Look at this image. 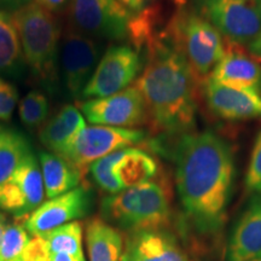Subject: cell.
Instances as JSON below:
<instances>
[{
    "label": "cell",
    "instance_id": "obj_1",
    "mask_svg": "<svg viewBox=\"0 0 261 261\" xmlns=\"http://www.w3.org/2000/svg\"><path fill=\"white\" fill-rule=\"evenodd\" d=\"M165 150L175 163V185L188 219L201 233L219 231L232 195V146L213 130H192L159 151Z\"/></svg>",
    "mask_w": 261,
    "mask_h": 261
},
{
    "label": "cell",
    "instance_id": "obj_2",
    "mask_svg": "<svg viewBox=\"0 0 261 261\" xmlns=\"http://www.w3.org/2000/svg\"><path fill=\"white\" fill-rule=\"evenodd\" d=\"M145 65L136 86L144 98L148 126L159 140L177 139L194 130L201 86L165 29L143 47Z\"/></svg>",
    "mask_w": 261,
    "mask_h": 261
},
{
    "label": "cell",
    "instance_id": "obj_3",
    "mask_svg": "<svg viewBox=\"0 0 261 261\" xmlns=\"http://www.w3.org/2000/svg\"><path fill=\"white\" fill-rule=\"evenodd\" d=\"M108 221L138 231L166 230L172 223V189L165 177L110 195L102 202Z\"/></svg>",
    "mask_w": 261,
    "mask_h": 261
},
{
    "label": "cell",
    "instance_id": "obj_4",
    "mask_svg": "<svg viewBox=\"0 0 261 261\" xmlns=\"http://www.w3.org/2000/svg\"><path fill=\"white\" fill-rule=\"evenodd\" d=\"M163 29L181 52L196 81L202 87L223 58L226 40L188 2L177 5V11Z\"/></svg>",
    "mask_w": 261,
    "mask_h": 261
},
{
    "label": "cell",
    "instance_id": "obj_5",
    "mask_svg": "<svg viewBox=\"0 0 261 261\" xmlns=\"http://www.w3.org/2000/svg\"><path fill=\"white\" fill-rule=\"evenodd\" d=\"M11 16L21 40L24 62L39 80L55 83L62 35L57 17L34 0Z\"/></svg>",
    "mask_w": 261,
    "mask_h": 261
},
{
    "label": "cell",
    "instance_id": "obj_6",
    "mask_svg": "<svg viewBox=\"0 0 261 261\" xmlns=\"http://www.w3.org/2000/svg\"><path fill=\"white\" fill-rule=\"evenodd\" d=\"M226 41L247 47L261 37V0H188Z\"/></svg>",
    "mask_w": 261,
    "mask_h": 261
},
{
    "label": "cell",
    "instance_id": "obj_7",
    "mask_svg": "<svg viewBox=\"0 0 261 261\" xmlns=\"http://www.w3.org/2000/svg\"><path fill=\"white\" fill-rule=\"evenodd\" d=\"M90 172L98 187L114 195L158 177L159 165L145 150L126 148L97 160Z\"/></svg>",
    "mask_w": 261,
    "mask_h": 261
},
{
    "label": "cell",
    "instance_id": "obj_8",
    "mask_svg": "<svg viewBox=\"0 0 261 261\" xmlns=\"http://www.w3.org/2000/svg\"><path fill=\"white\" fill-rule=\"evenodd\" d=\"M70 29L96 40L121 41L129 37L133 17L119 0H70Z\"/></svg>",
    "mask_w": 261,
    "mask_h": 261
},
{
    "label": "cell",
    "instance_id": "obj_9",
    "mask_svg": "<svg viewBox=\"0 0 261 261\" xmlns=\"http://www.w3.org/2000/svg\"><path fill=\"white\" fill-rule=\"evenodd\" d=\"M145 139L146 133L138 128L98 125L85 127L62 158L73 163L84 175L97 160L117 150L139 144Z\"/></svg>",
    "mask_w": 261,
    "mask_h": 261
},
{
    "label": "cell",
    "instance_id": "obj_10",
    "mask_svg": "<svg viewBox=\"0 0 261 261\" xmlns=\"http://www.w3.org/2000/svg\"><path fill=\"white\" fill-rule=\"evenodd\" d=\"M143 62L140 52L129 45L109 47L98 62L81 98L94 99L121 92L142 73Z\"/></svg>",
    "mask_w": 261,
    "mask_h": 261
},
{
    "label": "cell",
    "instance_id": "obj_11",
    "mask_svg": "<svg viewBox=\"0 0 261 261\" xmlns=\"http://www.w3.org/2000/svg\"><path fill=\"white\" fill-rule=\"evenodd\" d=\"M80 109L89 122L121 128L148 125L144 98L137 86L104 98H94L80 103Z\"/></svg>",
    "mask_w": 261,
    "mask_h": 261
},
{
    "label": "cell",
    "instance_id": "obj_12",
    "mask_svg": "<svg viewBox=\"0 0 261 261\" xmlns=\"http://www.w3.org/2000/svg\"><path fill=\"white\" fill-rule=\"evenodd\" d=\"M100 44L96 39L70 31L61 46V68L64 85L70 96L81 98L83 91L96 70Z\"/></svg>",
    "mask_w": 261,
    "mask_h": 261
},
{
    "label": "cell",
    "instance_id": "obj_13",
    "mask_svg": "<svg viewBox=\"0 0 261 261\" xmlns=\"http://www.w3.org/2000/svg\"><path fill=\"white\" fill-rule=\"evenodd\" d=\"M205 106L225 121H244L261 117V96L246 89L208 79L201 87Z\"/></svg>",
    "mask_w": 261,
    "mask_h": 261
},
{
    "label": "cell",
    "instance_id": "obj_14",
    "mask_svg": "<svg viewBox=\"0 0 261 261\" xmlns=\"http://www.w3.org/2000/svg\"><path fill=\"white\" fill-rule=\"evenodd\" d=\"M91 205V192L85 185L77 187L67 194L51 198L29 215L24 226L33 236L46 233L68 221L86 215Z\"/></svg>",
    "mask_w": 261,
    "mask_h": 261
},
{
    "label": "cell",
    "instance_id": "obj_15",
    "mask_svg": "<svg viewBox=\"0 0 261 261\" xmlns=\"http://www.w3.org/2000/svg\"><path fill=\"white\" fill-rule=\"evenodd\" d=\"M210 79L228 86L246 89L261 96V62L246 47L226 41V50Z\"/></svg>",
    "mask_w": 261,
    "mask_h": 261
},
{
    "label": "cell",
    "instance_id": "obj_16",
    "mask_svg": "<svg viewBox=\"0 0 261 261\" xmlns=\"http://www.w3.org/2000/svg\"><path fill=\"white\" fill-rule=\"evenodd\" d=\"M261 259V194H255L234 225L227 261Z\"/></svg>",
    "mask_w": 261,
    "mask_h": 261
},
{
    "label": "cell",
    "instance_id": "obj_17",
    "mask_svg": "<svg viewBox=\"0 0 261 261\" xmlns=\"http://www.w3.org/2000/svg\"><path fill=\"white\" fill-rule=\"evenodd\" d=\"M121 261H188L187 255L166 230L132 232Z\"/></svg>",
    "mask_w": 261,
    "mask_h": 261
},
{
    "label": "cell",
    "instance_id": "obj_18",
    "mask_svg": "<svg viewBox=\"0 0 261 261\" xmlns=\"http://www.w3.org/2000/svg\"><path fill=\"white\" fill-rule=\"evenodd\" d=\"M86 127L83 114L75 106L68 104L40 129L39 138L47 149L63 156L77 135Z\"/></svg>",
    "mask_w": 261,
    "mask_h": 261
},
{
    "label": "cell",
    "instance_id": "obj_19",
    "mask_svg": "<svg viewBox=\"0 0 261 261\" xmlns=\"http://www.w3.org/2000/svg\"><path fill=\"white\" fill-rule=\"evenodd\" d=\"M40 165L45 194L50 200L79 187L84 177L73 163L51 152H41Z\"/></svg>",
    "mask_w": 261,
    "mask_h": 261
},
{
    "label": "cell",
    "instance_id": "obj_20",
    "mask_svg": "<svg viewBox=\"0 0 261 261\" xmlns=\"http://www.w3.org/2000/svg\"><path fill=\"white\" fill-rule=\"evenodd\" d=\"M86 244L90 261H121L123 236L102 219H92L86 226Z\"/></svg>",
    "mask_w": 261,
    "mask_h": 261
},
{
    "label": "cell",
    "instance_id": "obj_21",
    "mask_svg": "<svg viewBox=\"0 0 261 261\" xmlns=\"http://www.w3.org/2000/svg\"><path fill=\"white\" fill-rule=\"evenodd\" d=\"M23 64V51L12 16L0 10V73L18 75Z\"/></svg>",
    "mask_w": 261,
    "mask_h": 261
},
{
    "label": "cell",
    "instance_id": "obj_22",
    "mask_svg": "<svg viewBox=\"0 0 261 261\" xmlns=\"http://www.w3.org/2000/svg\"><path fill=\"white\" fill-rule=\"evenodd\" d=\"M10 179L17 185L19 191L24 196L29 211L34 212L37 210L44 200L45 187L42 173L38 166L37 159L32 152H29L23 161L19 163Z\"/></svg>",
    "mask_w": 261,
    "mask_h": 261
},
{
    "label": "cell",
    "instance_id": "obj_23",
    "mask_svg": "<svg viewBox=\"0 0 261 261\" xmlns=\"http://www.w3.org/2000/svg\"><path fill=\"white\" fill-rule=\"evenodd\" d=\"M29 152L27 139L21 133L0 128V185L9 180Z\"/></svg>",
    "mask_w": 261,
    "mask_h": 261
},
{
    "label": "cell",
    "instance_id": "obj_24",
    "mask_svg": "<svg viewBox=\"0 0 261 261\" xmlns=\"http://www.w3.org/2000/svg\"><path fill=\"white\" fill-rule=\"evenodd\" d=\"M39 236L44 238L50 254L67 253L76 256L84 255L83 225L79 221L64 224Z\"/></svg>",
    "mask_w": 261,
    "mask_h": 261
},
{
    "label": "cell",
    "instance_id": "obj_25",
    "mask_svg": "<svg viewBox=\"0 0 261 261\" xmlns=\"http://www.w3.org/2000/svg\"><path fill=\"white\" fill-rule=\"evenodd\" d=\"M31 238L24 225L15 223L5 227L0 248V261H25L24 253Z\"/></svg>",
    "mask_w": 261,
    "mask_h": 261
},
{
    "label": "cell",
    "instance_id": "obj_26",
    "mask_svg": "<svg viewBox=\"0 0 261 261\" xmlns=\"http://www.w3.org/2000/svg\"><path fill=\"white\" fill-rule=\"evenodd\" d=\"M48 110V100L45 94L38 91H32L21 100L18 108L19 117L23 125L29 128H38L46 121Z\"/></svg>",
    "mask_w": 261,
    "mask_h": 261
},
{
    "label": "cell",
    "instance_id": "obj_27",
    "mask_svg": "<svg viewBox=\"0 0 261 261\" xmlns=\"http://www.w3.org/2000/svg\"><path fill=\"white\" fill-rule=\"evenodd\" d=\"M246 188L248 191L261 194V130L254 143L252 156L248 165Z\"/></svg>",
    "mask_w": 261,
    "mask_h": 261
},
{
    "label": "cell",
    "instance_id": "obj_28",
    "mask_svg": "<svg viewBox=\"0 0 261 261\" xmlns=\"http://www.w3.org/2000/svg\"><path fill=\"white\" fill-rule=\"evenodd\" d=\"M17 90L14 85L0 77V121H9L17 103Z\"/></svg>",
    "mask_w": 261,
    "mask_h": 261
},
{
    "label": "cell",
    "instance_id": "obj_29",
    "mask_svg": "<svg viewBox=\"0 0 261 261\" xmlns=\"http://www.w3.org/2000/svg\"><path fill=\"white\" fill-rule=\"evenodd\" d=\"M50 252L46 242L41 236H34L31 238L27 248H25V261H48Z\"/></svg>",
    "mask_w": 261,
    "mask_h": 261
},
{
    "label": "cell",
    "instance_id": "obj_30",
    "mask_svg": "<svg viewBox=\"0 0 261 261\" xmlns=\"http://www.w3.org/2000/svg\"><path fill=\"white\" fill-rule=\"evenodd\" d=\"M34 2L41 8L56 14V12H61L62 10H64L67 5H69L70 0H34Z\"/></svg>",
    "mask_w": 261,
    "mask_h": 261
},
{
    "label": "cell",
    "instance_id": "obj_31",
    "mask_svg": "<svg viewBox=\"0 0 261 261\" xmlns=\"http://www.w3.org/2000/svg\"><path fill=\"white\" fill-rule=\"evenodd\" d=\"M119 2L133 14H138L150 5V0H119Z\"/></svg>",
    "mask_w": 261,
    "mask_h": 261
},
{
    "label": "cell",
    "instance_id": "obj_32",
    "mask_svg": "<svg viewBox=\"0 0 261 261\" xmlns=\"http://www.w3.org/2000/svg\"><path fill=\"white\" fill-rule=\"evenodd\" d=\"M33 0H0V10L3 11H16L22 6L29 4Z\"/></svg>",
    "mask_w": 261,
    "mask_h": 261
},
{
    "label": "cell",
    "instance_id": "obj_33",
    "mask_svg": "<svg viewBox=\"0 0 261 261\" xmlns=\"http://www.w3.org/2000/svg\"><path fill=\"white\" fill-rule=\"evenodd\" d=\"M48 261H86L85 256H76V255H70L67 253H54L50 254V259Z\"/></svg>",
    "mask_w": 261,
    "mask_h": 261
},
{
    "label": "cell",
    "instance_id": "obj_34",
    "mask_svg": "<svg viewBox=\"0 0 261 261\" xmlns=\"http://www.w3.org/2000/svg\"><path fill=\"white\" fill-rule=\"evenodd\" d=\"M246 48L253 57H255L257 61L261 62V37L254 40L252 44L248 45Z\"/></svg>",
    "mask_w": 261,
    "mask_h": 261
},
{
    "label": "cell",
    "instance_id": "obj_35",
    "mask_svg": "<svg viewBox=\"0 0 261 261\" xmlns=\"http://www.w3.org/2000/svg\"><path fill=\"white\" fill-rule=\"evenodd\" d=\"M5 227H6V218L2 213H0V248H2L3 236H4Z\"/></svg>",
    "mask_w": 261,
    "mask_h": 261
},
{
    "label": "cell",
    "instance_id": "obj_36",
    "mask_svg": "<svg viewBox=\"0 0 261 261\" xmlns=\"http://www.w3.org/2000/svg\"><path fill=\"white\" fill-rule=\"evenodd\" d=\"M248 261H261V259H253V260H248Z\"/></svg>",
    "mask_w": 261,
    "mask_h": 261
}]
</instances>
